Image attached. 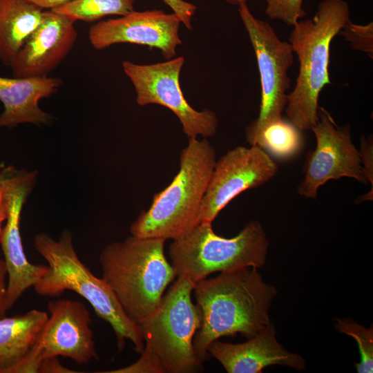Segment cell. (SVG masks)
Segmentation results:
<instances>
[{
    "label": "cell",
    "mask_w": 373,
    "mask_h": 373,
    "mask_svg": "<svg viewBox=\"0 0 373 373\" xmlns=\"http://www.w3.org/2000/svg\"><path fill=\"white\" fill-rule=\"evenodd\" d=\"M227 3L234 6H240L242 4H247L249 0H224Z\"/></svg>",
    "instance_id": "cell-32"
},
{
    "label": "cell",
    "mask_w": 373,
    "mask_h": 373,
    "mask_svg": "<svg viewBox=\"0 0 373 373\" xmlns=\"http://www.w3.org/2000/svg\"><path fill=\"white\" fill-rule=\"evenodd\" d=\"M216 162L215 149L207 138H189L180 153L178 173L131 224V236L174 240L199 224L201 203Z\"/></svg>",
    "instance_id": "cell-5"
},
{
    "label": "cell",
    "mask_w": 373,
    "mask_h": 373,
    "mask_svg": "<svg viewBox=\"0 0 373 373\" xmlns=\"http://www.w3.org/2000/svg\"><path fill=\"white\" fill-rule=\"evenodd\" d=\"M136 0H73L52 11L74 21L95 22L110 15L124 16L135 10Z\"/></svg>",
    "instance_id": "cell-21"
},
{
    "label": "cell",
    "mask_w": 373,
    "mask_h": 373,
    "mask_svg": "<svg viewBox=\"0 0 373 373\" xmlns=\"http://www.w3.org/2000/svg\"><path fill=\"white\" fill-rule=\"evenodd\" d=\"M49 315L34 345L12 373H37L41 363L59 356L79 365L99 360L91 318L84 303L69 299L49 302Z\"/></svg>",
    "instance_id": "cell-9"
},
{
    "label": "cell",
    "mask_w": 373,
    "mask_h": 373,
    "mask_svg": "<svg viewBox=\"0 0 373 373\" xmlns=\"http://www.w3.org/2000/svg\"><path fill=\"white\" fill-rule=\"evenodd\" d=\"M181 21L173 13L161 10L132 11L119 18L102 20L90 26V43L95 49L103 50L112 45L129 43L160 50L163 57H175Z\"/></svg>",
    "instance_id": "cell-13"
},
{
    "label": "cell",
    "mask_w": 373,
    "mask_h": 373,
    "mask_svg": "<svg viewBox=\"0 0 373 373\" xmlns=\"http://www.w3.org/2000/svg\"><path fill=\"white\" fill-rule=\"evenodd\" d=\"M336 330L353 337L361 354V361L355 363L358 373L373 372V327L367 328L350 318L338 319Z\"/></svg>",
    "instance_id": "cell-23"
},
{
    "label": "cell",
    "mask_w": 373,
    "mask_h": 373,
    "mask_svg": "<svg viewBox=\"0 0 373 373\" xmlns=\"http://www.w3.org/2000/svg\"><path fill=\"white\" fill-rule=\"evenodd\" d=\"M75 21L52 10H44L42 20L9 67L13 77H45L64 59L75 45Z\"/></svg>",
    "instance_id": "cell-14"
},
{
    "label": "cell",
    "mask_w": 373,
    "mask_h": 373,
    "mask_svg": "<svg viewBox=\"0 0 373 373\" xmlns=\"http://www.w3.org/2000/svg\"><path fill=\"white\" fill-rule=\"evenodd\" d=\"M184 61L182 56L151 64L124 61L122 67L134 86L138 105L154 104L169 108L178 117L189 138L212 137L218 125L217 115L209 109H194L182 91L180 75Z\"/></svg>",
    "instance_id": "cell-10"
},
{
    "label": "cell",
    "mask_w": 373,
    "mask_h": 373,
    "mask_svg": "<svg viewBox=\"0 0 373 373\" xmlns=\"http://www.w3.org/2000/svg\"><path fill=\"white\" fill-rule=\"evenodd\" d=\"M42 10L27 0H0V60L10 66L40 24Z\"/></svg>",
    "instance_id": "cell-19"
},
{
    "label": "cell",
    "mask_w": 373,
    "mask_h": 373,
    "mask_svg": "<svg viewBox=\"0 0 373 373\" xmlns=\"http://www.w3.org/2000/svg\"><path fill=\"white\" fill-rule=\"evenodd\" d=\"M62 81L57 77H4L0 76V129L20 124H48L52 116L41 110L39 102L55 93Z\"/></svg>",
    "instance_id": "cell-17"
},
{
    "label": "cell",
    "mask_w": 373,
    "mask_h": 373,
    "mask_svg": "<svg viewBox=\"0 0 373 373\" xmlns=\"http://www.w3.org/2000/svg\"><path fill=\"white\" fill-rule=\"evenodd\" d=\"M265 14L271 19L294 26L306 15L303 0H265Z\"/></svg>",
    "instance_id": "cell-24"
},
{
    "label": "cell",
    "mask_w": 373,
    "mask_h": 373,
    "mask_svg": "<svg viewBox=\"0 0 373 373\" xmlns=\"http://www.w3.org/2000/svg\"><path fill=\"white\" fill-rule=\"evenodd\" d=\"M278 170L270 155L258 146L227 151L216 160L201 203L200 222H212L234 198L267 182Z\"/></svg>",
    "instance_id": "cell-12"
},
{
    "label": "cell",
    "mask_w": 373,
    "mask_h": 373,
    "mask_svg": "<svg viewBox=\"0 0 373 373\" xmlns=\"http://www.w3.org/2000/svg\"><path fill=\"white\" fill-rule=\"evenodd\" d=\"M361 163L367 182L373 186V142L372 137H361V150H359Z\"/></svg>",
    "instance_id": "cell-28"
},
{
    "label": "cell",
    "mask_w": 373,
    "mask_h": 373,
    "mask_svg": "<svg viewBox=\"0 0 373 373\" xmlns=\"http://www.w3.org/2000/svg\"><path fill=\"white\" fill-rule=\"evenodd\" d=\"M38 372L41 373H75L76 371L64 367L57 357L44 360L39 367Z\"/></svg>",
    "instance_id": "cell-30"
},
{
    "label": "cell",
    "mask_w": 373,
    "mask_h": 373,
    "mask_svg": "<svg viewBox=\"0 0 373 373\" xmlns=\"http://www.w3.org/2000/svg\"><path fill=\"white\" fill-rule=\"evenodd\" d=\"M34 247L48 267L46 274L33 286L37 294L57 296L66 290L75 291L110 324L119 352L124 349L127 340L133 344L137 353L143 352L144 343L139 324L126 315L105 280L95 276L81 261L68 230L63 231L58 240L46 233H38L34 238Z\"/></svg>",
    "instance_id": "cell-2"
},
{
    "label": "cell",
    "mask_w": 373,
    "mask_h": 373,
    "mask_svg": "<svg viewBox=\"0 0 373 373\" xmlns=\"http://www.w3.org/2000/svg\"><path fill=\"white\" fill-rule=\"evenodd\" d=\"M300 131L283 117L269 124L258 135L255 145L274 156L287 159L297 155L304 144Z\"/></svg>",
    "instance_id": "cell-20"
},
{
    "label": "cell",
    "mask_w": 373,
    "mask_h": 373,
    "mask_svg": "<svg viewBox=\"0 0 373 373\" xmlns=\"http://www.w3.org/2000/svg\"><path fill=\"white\" fill-rule=\"evenodd\" d=\"M165 241L131 236L108 244L100 253L102 278L137 323L157 307L176 277L164 254Z\"/></svg>",
    "instance_id": "cell-4"
},
{
    "label": "cell",
    "mask_w": 373,
    "mask_h": 373,
    "mask_svg": "<svg viewBox=\"0 0 373 373\" xmlns=\"http://www.w3.org/2000/svg\"><path fill=\"white\" fill-rule=\"evenodd\" d=\"M180 19L182 23L189 30H192L191 21L194 16L197 7L189 2L184 0H162Z\"/></svg>",
    "instance_id": "cell-27"
},
{
    "label": "cell",
    "mask_w": 373,
    "mask_h": 373,
    "mask_svg": "<svg viewBox=\"0 0 373 373\" xmlns=\"http://www.w3.org/2000/svg\"><path fill=\"white\" fill-rule=\"evenodd\" d=\"M238 10L256 57L260 79L259 114L245 130L247 142L254 146L269 124L283 117L291 87L288 71L294 64V52L268 22L252 15L247 4L239 6Z\"/></svg>",
    "instance_id": "cell-8"
},
{
    "label": "cell",
    "mask_w": 373,
    "mask_h": 373,
    "mask_svg": "<svg viewBox=\"0 0 373 373\" xmlns=\"http://www.w3.org/2000/svg\"><path fill=\"white\" fill-rule=\"evenodd\" d=\"M36 176L35 171L17 170L12 166L0 171V238L15 193L23 185L35 182Z\"/></svg>",
    "instance_id": "cell-22"
},
{
    "label": "cell",
    "mask_w": 373,
    "mask_h": 373,
    "mask_svg": "<svg viewBox=\"0 0 373 373\" xmlns=\"http://www.w3.org/2000/svg\"><path fill=\"white\" fill-rule=\"evenodd\" d=\"M141 356L134 363L128 366L105 372L108 373H164L160 364L151 355L142 352Z\"/></svg>",
    "instance_id": "cell-26"
},
{
    "label": "cell",
    "mask_w": 373,
    "mask_h": 373,
    "mask_svg": "<svg viewBox=\"0 0 373 373\" xmlns=\"http://www.w3.org/2000/svg\"><path fill=\"white\" fill-rule=\"evenodd\" d=\"M42 10H53L73 0H27Z\"/></svg>",
    "instance_id": "cell-31"
},
{
    "label": "cell",
    "mask_w": 373,
    "mask_h": 373,
    "mask_svg": "<svg viewBox=\"0 0 373 373\" xmlns=\"http://www.w3.org/2000/svg\"><path fill=\"white\" fill-rule=\"evenodd\" d=\"M350 19L345 0H323L311 19L298 21L289 37L299 68L296 85L287 95L285 113L300 131L311 130L318 120V98L331 84L328 66L333 39Z\"/></svg>",
    "instance_id": "cell-3"
},
{
    "label": "cell",
    "mask_w": 373,
    "mask_h": 373,
    "mask_svg": "<svg viewBox=\"0 0 373 373\" xmlns=\"http://www.w3.org/2000/svg\"><path fill=\"white\" fill-rule=\"evenodd\" d=\"M48 318L44 311L34 309L0 318V373H11L24 358Z\"/></svg>",
    "instance_id": "cell-18"
},
{
    "label": "cell",
    "mask_w": 373,
    "mask_h": 373,
    "mask_svg": "<svg viewBox=\"0 0 373 373\" xmlns=\"http://www.w3.org/2000/svg\"><path fill=\"white\" fill-rule=\"evenodd\" d=\"M257 269L220 272L195 283L193 291L202 321L193 346L201 363L209 358L207 348L213 341L236 334L250 338L271 323L269 309L277 291L263 281Z\"/></svg>",
    "instance_id": "cell-1"
},
{
    "label": "cell",
    "mask_w": 373,
    "mask_h": 373,
    "mask_svg": "<svg viewBox=\"0 0 373 373\" xmlns=\"http://www.w3.org/2000/svg\"><path fill=\"white\" fill-rule=\"evenodd\" d=\"M35 182L21 187L15 193L0 238L7 269V302L9 309L24 291L33 287L48 271V265L30 263L24 252L20 233L23 206Z\"/></svg>",
    "instance_id": "cell-16"
},
{
    "label": "cell",
    "mask_w": 373,
    "mask_h": 373,
    "mask_svg": "<svg viewBox=\"0 0 373 373\" xmlns=\"http://www.w3.org/2000/svg\"><path fill=\"white\" fill-rule=\"evenodd\" d=\"M269 244L262 226L255 220L230 238L217 235L211 222H201L173 240L169 256L176 277L183 276L196 283L214 272L262 267Z\"/></svg>",
    "instance_id": "cell-6"
},
{
    "label": "cell",
    "mask_w": 373,
    "mask_h": 373,
    "mask_svg": "<svg viewBox=\"0 0 373 373\" xmlns=\"http://www.w3.org/2000/svg\"><path fill=\"white\" fill-rule=\"evenodd\" d=\"M7 269L4 260L0 259V318L6 316V312L9 310L7 302Z\"/></svg>",
    "instance_id": "cell-29"
},
{
    "label": "cell",
    "mask_w": 373,
    "mask_h": 373,
    "mask_svg": "<svg viewBox=\"0 0 373 373\" xmlns=\"http://www.w3.org/2000/svg\"><path fill=\"white\" fill-rule=\"evenodd\" d=\"M316 140L314 151L307 153L304 178L297 187L300 195L316 199L320 186L329 180L343 177L367 184L359 150L352 141L350 125L338 126L323 108L311 129Z\"/></svg>",
    "instance_id": "cell-11"
},
{
    "label": "cell",
    "mask_w": 373,
    "mask_h": 373,
    "mask_svg": "<svg viewBox=\"0 0 373 373\" xmlns=\"http://www.w3.org/2000/svg\"><path fill=\"white\" fill-rule=\"evenodd\" d=\"M207 352L228 373H261L265 367L274 365L303 370L306 365L300 355L287 351L278 342L271 323L245 343L232 344L216 340L209 344Z\"/></svg>",
    "instance_id": "cell-15"
},
{
    "label": "cell",
    "mask_w": 373,
    "mask_h": 373,
    "mask_svg": "<svg viewBox=\"0 0 373 373\" xmlns=\"http://www.w3.org/2000/svg\"><path fill=\"white\" fill-rule=\"evenodd\" d=\"M350 46L373 57V23L365 25L353 23L349 20L338 33Z\"/></svg>",
    "instance_id": "cell-25"
},
{
    "label": "cell",
    "mask_w": 373,
    "mask_h": 373,
    "mask_svg": "<svg viewBox=\"0 0 373 373\" xmlns=\"http://www.w3.org/2000/svg\"><path fill=\"white\" fill-rule=\"evenodd\" d=\"M177 278L157 307L138 323L143 352L157 361L164 373L197 372L203 363L193 346L202 321L200 309L191 300L195 283Z\"/></svg>",
    "instance_id": "cell-7"
}]
</instances>
